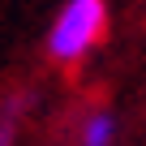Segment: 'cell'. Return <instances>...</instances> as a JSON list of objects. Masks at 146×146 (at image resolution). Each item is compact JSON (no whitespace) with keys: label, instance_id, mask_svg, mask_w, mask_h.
Here are the masks:
<instances>
[{"label":"cell","instance_id":"6da1fadb","mask_svg":"<svg viewBox=\"0 0 146 146\" xmlns=\"http://www.w3.org/2000/svg\"><path fill=\"white\" fill-rule=\"evenodd\" d=\"M103 26H108L103 0H64V9H60V17L47 35V56L60 60V64H78L103 39Z\"/></svg>","mask_w":146,"mask_h":146},{"label":"cell","instance_id":"7a4b0ae2","mask_svg":"<svg viewBox=\"0 0 146 146\" xmlns=\"http://www.w3.org/2000/svg\"><path fill=\"white\" fill-rule=\"evenodd\" d=\"M112 133H116V120L108 112H95L82 125V146H112Z\"/></svg>","mask_w":146,"mask_h":146},{"label":"cell","instance_id":"3957f363","mask_svg":"<svg viewBox=\"0 0 146 146\" xmlns=\"http://www.w3.org/2000/svg\"><path fill=\"white\" fill-rule=\"evenodd\" d=\"M9 142H13V108L0 116V146H9Z\"/></svg>","mask_w":146,"mask_h":146}]
</instances>
